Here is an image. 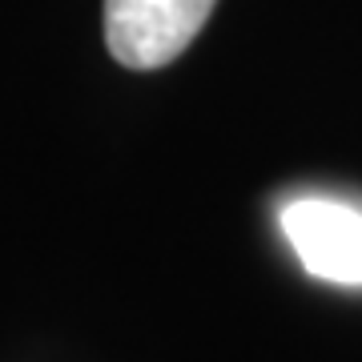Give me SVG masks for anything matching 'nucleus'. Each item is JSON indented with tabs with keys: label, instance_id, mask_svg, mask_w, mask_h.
<instances>
[{
	"label": "nucleus",
	"instance_id": "f03ea898",
	"mask_svg": "<svg viewBox=\"0 0 362 362\" xmlns=\"http://www.w3.org/2000/svg\"><path fill=\"white\" fill-rule=\"evenodd\" d=\"M282 230L314 278L362 286V214L342 202L306 197L286 206Z\"/></svg>",
	"mask_w": 362,
	"mask_h": 362
},
{
	"label": "nucleus",
	"instance_id": "f257e3e1",
	"mask_svg": "<svg viewBox=\"0 0 362 362\" xmlns=\"http://www.w3.org/2000/svg\"><path fill=\"white\" fill-rule=\"evenodd\" d=\"M218 0H105V45L125 69H161L189 49Z\"/></svg>",
	"mask_w": 362,
	"mask_h": 362
}]
</instances>
